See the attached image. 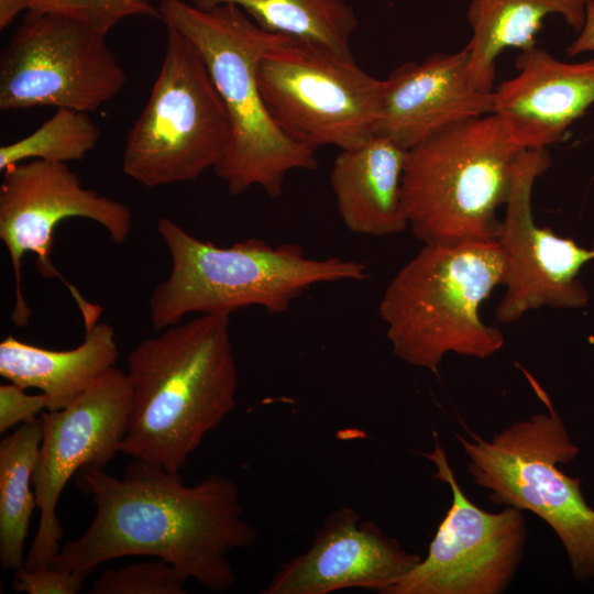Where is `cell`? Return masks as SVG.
I'll list each match as a JSON object with an SVG mask.
<instances>
[{"label": "cell", "mask_w": 594, "mask_h": 594, "mask_svg": "<svg viewBox=\"0 0 594 594\" xmlns=\"http://www.w3.org/2000/svg\"><path fill=\"white\" fill-rule=\"evenodd\" d=\"M78 480L96 515L78 539L61 547L53 566L89 575L108 560L152 556L206 588L227 591L235 584L228 554L252 546L257 535L232 480L210 474L188 486L180 473L141 459L122 479L102 466H85Z\"/></svg>", "instance_id": "6da1fadb"}, {"label": "cell", "mask_w": 594, "mask_h": 594, "mask_svg": "<svg viewBox=\"0 0 594 594\" xmlns=\"http://www.w3.org/2000/svg\"><path fill=\"white\" fill-rule=\"evenodd\" d=\"M230 315H198L143 339L128 355L132 404L119 451L180 473L237 405Z\"/></svg>", "instance_id": "7a4b0ae2"}, {"label": "cell", "mask_w": 594, "mask_h": 594, "mask_svg": "<svg viewBox=\"0 0 594 594\" xmlns=\"http://www.w3.org/2000/svg\"><path fill=\"white\" fill-rule=\"evenodd\" d=\"M161 20L183 33L201 54L226 107L231 129L228 150L212 169L231 195L253 186L279 198L286 175L315 170L316 151L292 140L274 121L261 94L263 56L287 35L260 28L242 9H200L185 0H161Z\"/></svg>", "instance_id": "3957f363"}, {"label": "cell", "mask_w": 594, "mask_h": 594, "mask_svg": "<svg viewBox=\"0 0 594 594\" xmlns=\"http://www.w3.org/2000/svg\"><path fill=\"white\" fill-rule=\"evenodd\" d=\"M156 229L170 257L168 276L150 298V320L157 331L189 314H232L253 306L282 314L311 286L370 278L363 262L310 258L294 243L272 246L250 238L222 248L168 218H160Z\"/></svg>", "instance_id": "277c9868"}, {"label": "cell", "mask_w": 594, "mask_h": 594, "mask_svg": "<svg viewBox=\"0 0 594 594\" xmlns=\"http://www.w3.org/2000/svg\"><path fill=\"white\" fill-rule=\"evenodd\" d=\"M506 265L496 242L424 244L387 285L378 306L394 354L439 372L448 353L484 360L504 346L480 307L504 285Z\"/></svg>", "instance_id": "5b68a950"}, {"label": "cell", "mask_w": 594, "mask_h": 594, "mask_svg": "<svg viewBox=\"0 0 594 594\" xmlns=\"http://www.w3.org/2000/svg\"><path fill=\"white\" fill-rule=\"evenodd\" d=\"M524 150L490 113L451 125L407 151L403 205L424 244L496 240L497 209L508 198Z\"/></svg>", "instance_id": "8992f818"}, {"label": "cell", "mask_w": 594, "mask_h": 594, "mask_svg": "<svg viewBox=\"0 0 594 594\" xmlns=\"http://www.w3.org/2000/svg\"><path fill=\"white\" fill-rule=\"evenodd\" d=\"M524 373L546 409L491 439L468 428V436H454L474 484L488 491L493 504L528 510L546 521L564 548L573 578L590 581L594 579V508L583 495L582 480L559 466L571 463L580 448L543 387Z\"/></svg>", "instance_id": "52a82bcc"}, {"label": "cell", "mask_w": 594, "mask_h": 594, "mask_svg": "<svg viewBox=\"0 0 594 594\" xmlns=\"http://www.w3.org/2000/svg\"><path fill=\"white\" fill-rule=\"evenodd\" d=\"M167 29L147 103L127 135L123 173L146 187L191 182L213 169L231 136L223 101L197 47Z\"/></svg>", "instance_id": "ba28073f"}, {"label": "cell", "mask_w": 594, "mask_h": 594, "mask_svg": "<svg viewBox=\"0 0 594 594\" xmlns=\"http://www.w3.org/2000/svg\"><path fill=\"white\" fill-rule=\"evenodd\" d=\"M257 79L274 121L301 145L346 150L375 134L385 80L353 55L287 37L263 56Z\"/></svg>", "instance_id": "9c48e42d"}, {"label": "cell", "mask_w": 594, "mask_h": 594, "mask_svg": "<svg viewBox=\"0 0 594 594\" xmlns=\"http://www.w3.org/2000/svg\"><path fill=\"white\" fill-rule=\"evenodd\" d=\"M106 36L78 20L29 10L1 53L0 110L97 111L128 79Z\"/></svg>", "instance_id": "30bf717a"}, {"label": "cell", "mask_w": 594, "mask_h": 594, "mask_svg": "<svg viewBox=\"0 0 594 594\" xmlns=\"http://www.w3.org/2000/svg\"><path fill=\"white\" fill-rule=\"evenodd\" d=\"M435 436L426 457L435 477L449 485L452 502L425 558L385 594H502L510 586L524 556V512L505 506L487 512L461 490L446 452Z\"/></svg>", "instance_id": "8fae6325"}, {"label": "cell", "mask_w": 594, "mask_h": 594, "mask_svg": "<svg viewBox=\"0 0 594 594\" xmlns=\"http://www.w3.org/2000/svg\"><path fill=\"white\" fill-rule=\"evenodd\" d=\"M0 185V239L14 275L13 323H29L31 309L22 290L25 253L36 255L45 278L59 277L52 263L54 230L65 219L86 218L100 224L116 244L127 241L132 213L124 204L84 187L66 163L29 160L7 167Z\"/></svg>", "instance_id": "7c38bea8"}, {"label": "cell", "mask_w": 594, "mask_h": 594, "mask_svg": "<svg viewBox=\"0 0 594 594\" xmlns=\"http://www.w3.org/2000/svg\"><path fill=\"white\" fill-rule=\"evenodd\" d=\"M132 404L127 372L112 366L67 407L42 413V441L33 474L38 527L23 566L52 565L63 528L57 504L69 479L85 466L105 468L119 451Z\"/></svg>", "instance_id": "4fadbf2b"}, {"label": "cell", "mask_w": 594, "mask_h": 594, "mask_svg": "<svg viewBox=\"0 0 594 594\" xmlns=\"http://www.w3.org/2000/svg\"><path fill=\"white\" fill-rule=\"evenodd\" d=\"M549 166L546 148L524 150L515 163L505 216L496 237L506 265V290L495 312L502 323H513L541 307L581 309L590 300L579 275L594 260V249L583 248L534 220V185Z\"/></svg>", "instance_id": "5bb4252c"}, {"label": "cell", "mask_w": 594, "mask_h": 594, "mask_svg": "<svg viewBox=\"0 0 594 594\" xmlns=\"http://www.w3.org/2000/svg\"><path fill=\"white\" fill-rule=\"evenodd\" d=\"M350 507L331 512L309 548L282 564L262 594H328L345 588L385 594L421 561Z\"/></svg>", "instance_id": "9a60e30c"}, {"label": "cell", "mask_w": 594, "mask_h": 594, "mask_svg": "<svg viewBox=\"0 0 594 594\" xmlns=\"http://www.w3.org/2000/svg\"><path fill=\"white\" fill-rule=\"evenodd\" d=\"M384 80L375 133L406 150L451 125L494 112V92L480 91L473 84L466 46L404 63Z\"/></svg>", "instance_id": "2e32d148"}, {"label": "cell", "mask_w": 594, "mask_h": 594, "mask_svg": "<svg viewBox=\"0 0 594 594\" xmlns=\"http://www.w3.org/2000/svg\"><path fill=\"white\" fill-rule=\"evenodd\" d=\"M515 66L517 75L493 90V113L522 150L546 148L594 103V59L565 63L535 46Z\"/></svg>", "instance_id": "e0dca14e"}, {"label": "cell", "mask_w": 594, "mask_h": 594, "mask_svg": "<svg viewBox=\"0 0 594 594\" xmlns=\"http://www.w3.org/2000/svg\"><path fill=\"white\" fill-rule=\"evenodd\" d=\"M82 342L70 350L44 349L8 336L0 343V375L22 388H37L47 398V410L63 409L77 399L118 359L114 329L99 321L100 307L80 298Z\"/></svg>", "instance_id": "ac0fdd59"}, {"label": "cell", "mask_w": 594, "mask_h": 594, "mask_svg": "<svg viewBox=\"0 0 594 594\" xmlns=\"http://www.w3.org/2000/svg\"><path fill=\"white\" fill-rule=\"evenodd\" d=\"M407 151L376 133L356 147L340 150L330 170V185L337 211L350 231L387 237L406 230L402 178Z\"/></svg>", "instance_id": "d6986e66"}, {"label": "cell", "mask_w": 594, "mask_h": 594, "mask_svg": "<svg viewBox=\"0 0 594 594\" xmlns=\"http://www.w3.org/2000/svg\"><path fill=\"white\" fill-rule=\"evenodd\" d=\"M588 0H472L468 21L472 36L469 50V72L474 86L483 92L493 91L495 62L505 48L522 51L536 46V35L543 19L560 14L576 31L583 25Z\"/></svg>", "instance_id": "ffe728a7"}, {"label": "cell", "mask_w": 594, "mask_h": 594, "mask_svg": "<svg viewBox=\"0 0 594 594\" xmlns=\"http://www.w3.org/2000/svg\"><path fill=\"white\" fill-rule=\"evenodd\" d=\"M41 418L20 424L0 441V561L3 570L24 564L23 549L36 505L33 485L40 446Z\"/></svg>", "instance_id": "44dd1931"}, {"label": "cell", "mask_w": 594, "mask_h": 594, "mask_svg": "<svg viewBox=\"0 0 594 594\" xmlns=\"http://www.w3.org/2000/svg\"><path fill=\"white\" fill-rule=\"evenodd\" d=\"M200 9L233 4L260 28L352 55L359 20L346 0H188Z\"/></svg>", "instance_id": "7402d4cb"}, {"label": "cell", "mask_w": 594, "mask_h": 594, "mask_svg": "<svg viewBox=\"0 0 594 594\" xmlns=\"http://www.w3.org/2000/svg\"><path fill=\"white\" fill-rule=\"evenodd\" d=\"M99 138L100 129L87 112L58 108L34 132L0 147V169L29 160L67 164L82 158Z\"/></svg>", "instance_id": "603a6c76"}, {"label": "cell", "mask_w": 594, "mask_h": 594, "mask_svg": "<svg viewBox=\"0 0 594 594\" xmlns=\"http://www.w3.org/2000/svg\"><path fill=\"white\" fill-rule=\"evenodd\" d=\"M187 581L166 561L140 562L106 570L91 594H185Z\"/></svg>", "instance_id": "cb8c5ba5"}, {"label": "cell", "mask_w": 594, "mask_h": 594, "mask_svg": "<svg viewBox=\"0 0 594 594\" xmlns=\"http://www.w3.org/2000/svg\"><path fill=\"white\" fill-rule=\"evenodd\" d=\"M30 10L62 14L106 35L130 16L161 20L160 8L151 0H34Z\"/></svg>", "instance_id": "d4e9b609"}, {"label": "cell", "mask_w": 594, "mask_h": 594, "mask_svg": "<svg viewBox=\"0 0 594 594\" xmlns=\"http://www.w3.org/2000/svg\"><path fill=\"white\" fill-rule=\"evenodd\" d=\"M13 588L29 594H76L82 590L85 573L57 569L53 565L14 571Z\"/></svg>", "instance_id": "484cf974"}, {"label": "cell", "mask_w": 594, "mask_h": 594, "mask_svg": "<svg viewBox=\"0 0 594 594\" xmlns=\"http://www.w3.org/2000/svg\"><path fill=\"white\" fill-rule=\"evenodd\" d=\"M47 409V398L41 393L30 395L21 386L11 383L0 386V432L11 427L34 420Z\"/></svg>", "instance_id": "4316f807"}, {"label": "cell", "mask_w": 594, "mask_h": 594, "mask_svg": "<svg viewBox=\"0 0 594 594\" xmlns=\"http://www.w3.org/2000/svg\"><path fill=\"white\" fill-rule=\"evenodd\" d=\"M578 37L566 47L569 56L594 51V0L585 6V16Z\"/></svg>", "instance_id": "83f0119b"}, {"label": "cell", "mask_w": 594, "mask_h": 594, "mask_svg": "<svg viewBox=\"0 0 594 594\" xmlns=\"http://www.w3.org/2000/svg\"><path fill=\"white\" fill-rule=\"evenodd\" d=\"M34 0H0V30L8 28L24 10L29 11Z\"/></svg>", "instance_id": "f1b7e54d"}, {"label": "cell", "mask_w": 594, "mask_h": 594, "mask_svg": "<svg viewBox=\"0 0 594 594\" xmlns=\"http://www.w3.org/2000/svg\"><path fill=\"white\" fill-rule=\"evenodd\" d=\"M592 248L594 249V239H593V244H592Z\"/></svg>", "instance_id": "f546056e"}]
</instances>
